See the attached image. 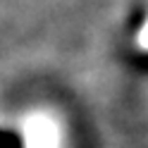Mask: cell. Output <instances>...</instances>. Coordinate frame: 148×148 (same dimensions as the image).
Wrapping results in <instances>:
<instances>
[{"instance_id": "obj_1", "label": "cell", "mask_w": 148, "mask_h": 148, "mask_svg": "<svg viewBox=\"0 0 148 148\" xmlns=\"http://www.w3.org/2000/svg\"><path fill=\"white\" fill-rule=\"evenodd\" d=\"M14 129L17 148H67L69 132L58 110L48 105L26 108Z\"/></svg>"}, {"instance_id": "obj_2", "label": "cell", "mask_w": 148, "mask_h": 148, "mask_svg": "<svg viewBox=\"0 0 148 148\" xmlns=\"http://www.w3.org/2000/svg\"><path fill=\"white\" fill-rule=\"evenodd\" d=\"M146 103H148V96H146Z\"/></svg>"}]
</instances>
